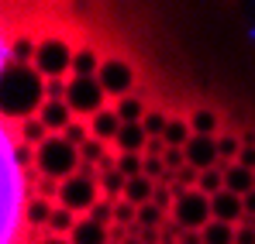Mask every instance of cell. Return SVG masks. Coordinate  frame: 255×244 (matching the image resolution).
I'll return each mask as SVG.
<instances>
[{
  "mask_svg": "<svg viewBox=\"0 0 255 244\" xmlns=\"http://www.w3.org/2000/svg\"><path fill=\"white\" fill-rule=\"evenodd\" d=\"M45 76L35 66H21V62H7L3 76H0V110L10 121H28L31 114L38 117L45 107Z\"/></svg>",
  "mask_w": 255,
  "mask_h": 244,
  "instance_id": "6da1fadb",
  "label": "cell"
},
{
  "mask_svg": "<svg viewBox=\"0 0 255 244\" xmlns=\"http://www.w3.org/2000/svg\"><path fill=\"white\" fill-rule=\"evenodd\" d=\"M80 148L69 145L62 134H52L45 145H38V159H35V172L38 175H48L55 182H66L69 175L80 172Z\"/></svg>",
  "mask_w": 255,
  "mask_h": 244,
  "instance_id": "7a4b0ae2",
  "label": "cell"
},
{
  "mask_svg": "<svg viewBox=\"0 0 255 244\" xmlns=\"http://www.w3.org/2000/svg\"><path fill=\"white\" fill-rule=\"evenodd\" d=\"M211 220H214V213H211V196L207 193H200V189H176L172 224L179 231H204Z\"/></svg>",
  "mask_w": 255,
  "mask_h": 244,
  "instance_id": "3957f363",
  "label": "cell"
},
{
  "mask_svg": "<svg viewBox=\"0 0 255 244\" xmlns=\"http://www.w3.org/2000/svg\"><path fill=\"white\" fill-rule=\"evenodd\" d=\"M104 96H107V89H104V82L97 80V76H73L69 80V93H66V103L73 107V114L80 117V114H100L104 110Z\"/></svg>",
  "mask_w": 255,
  "mask_h": 244,
  "instance_id": "277c9868",
  "label": "cell"
},
{
  "mask_svg": "<svg viewBox=\"0 0 255 244\" xmlns=\"http://www.w3.org/2000/svg\"><path fill=\"white\" fill-rule=\"evenodd\" d=\"M73 48L59 38H48L38 45V55H35V69L42 73L45 80H62L69 69H73Z\"/></svg>",
  "mask_w": 255,
  "mask_h": 244,
  "instance_id": "5b68a950",
  "label": "cell"
},
{
  "mask_svg": "<svg viewBox=\"0 0 255 244\" xmlns=\"http://www.w3.org/2000/svg\"><path fill=\"white\" fill-rule=\"evenodd\" d=\"M97 203V179H86V175H69L59 189V206L73 210V213H90Z\"/></svg>",
  "mask_w": 255,
  "mask_h": 244,
  "instance_id": "8992f818",
  "label": "cell"
},
{
  "mask_svg": "<svg viewBox=\"0 0 255 244\" xmlns=\"http://www.w3.org/2000/svg\"><path fill=\"white\" fill-rule=\"evenodd\" d=\"M186 162L200 172L221 165V148H217V134H193L186 145Z\"/></svg>",
  "mask_w": 255,
  "mask_h": 244,
  "instance_id": "52a82bcc",
  "label": "cell"
},
{
  "mask_svg": "<svg viewBox=\"0 0 255 244\" xmlns=\"http://www.w3.org/2000/svg\"><path fill=\"white\" fill-rule=\"evenodd\" d=\"M97 80L104 82V89L107 93H114V96H131V82H134V73H131V66L128 62H104L100 66V73H97Z\"/></svg>",
  "mask_w": 255,
  "mask_h": 244,
  "instance_id": "ba28073f",
  "label": "cell"
},
{
  "mask_svg": "<svg viewBox=\"0 0 255 244\" xmlns=\"http://www.w3.org/2000/svg\"><path fill=\"white\" fill-rule=\"evenodd\" d=\"M211 213L214 220H221V224H238V220H249L245 217V200L238 196V193H231V189H221L217 196H211Z\"/></svg>",
  "mask_w": 255,
  "mask_h": 244,
  "instance_id": "9c48e42d",
  "label": "cell"
},
{
  "mask_svg": "<svg viewBox=\"0 0 255 244\" xmlns=\"http://www.w3.org/2000/svg\"><path fill=\"white\" fill-rule=\"evenodd\" d=\"M38 117H42V124L52 131V134H62V131L73 124V107H69L66 100H45V107L38 110Z\"/></svg>",
  "mask_w": 255,
  "mask_h": 244,
  "instance_id": "30bf717a",
  "label": "cell"
},
{
  "mask_svg": "<svg viewBox=\"0 0 255 244\" xmlns=\"http://www.w3.org/2000/svg\"><path fill=\"white\" fill-rule=\"evenodd\" d=\"M121 114L118 110H111V107H104L100 114H93V121H90V131H93V138L97 141H118V134H121Z\"/></svg>",
  "mask_w": 255,
  "mask_h": 244,
  "instance_id": "8fae6325",
  "label": "cell"
},
{
  "mask_svg": "<svg viewBox=\"0 0 255 244\" xmlns=\"http://www.w3.org/2000/svg\"><path fill=\"white\" fill-rule=\"evenodd\" d=\"M114 145L121 148V155H145V148H148V131H145V124H125Z\"/></svg>",
  "mask_w": 255,
  "mask_h": 244,
  "instance_id": "7c38bea8",
  "label": "cell"
},
{
  "mask_svg": "<svg viewBox=\"0 0 255 244\" xmlns=\"http://www.w3.org/2000/svg\"><path fill=\"white\" fill-rule=\"evenodd\" d=\"M224 189H231V193H238V196H249L255 189V172L245 168V165H238V162L224 165Z\"/></svg>",
  "mask_w": 255,
  "mask_h": 244,
  "instance_id": "4fadbf2b",
  "label": "cell"
},
{
  "mask_svg": "<svg viewBox=\"0 0 255 244\" xmlns=\"http://www.w3.org/2000/svg\"><path fill=\"white\" fill-rule=\"evenodd\" d=\"M69 241L73 244H111V231L107 227H100L97 220H76V227H73V234H69Z\"/></svg>",
  "mask_w": 255,
  "mask_h": 244,
  "instance_id": "5bb4252c",
  "label": "cell"
},
{
  "mask_svg": "<svg viewBox=\"0 0 255 244\" xmlns=\"http://www.w3.org/2000/svg\"><path fill=\"white\" fill-rule=\"evenodd\" d=\"M152 196H155V182L148 175H138V179H128L121 200H128V203H134V206H145V203H152Z\"/></svg>",
  "mask_w": 255,
  "mask_h": 244,
  "instance_id": "9a60e30c",
  "label": "cell"
},
{
  "mask_svg": "<svg viewBox=\"0 0 255 244\" xmlns=\"http://www.w3.org/2000/svg\"><path fill=\"white\" fill-rule=\"evenodd\" d=\"M52 138V131L42 124V117H28V121H21V141L24 145H31V148H38Z\"/></svg>",
  "mask_w": 255,
  "mask_h": 244,
  "instance_id": "2e32d148",
  "label": "cell"
},
{
  "mask_svg": "<svg viewBox=\"0 0 255 244\" xmlns=\"http://www.w3.org/2000/svg\"><path fill=\"white\" fill-rule=\"evenodd\" d=\"M190 138H193L190 121H169L166 134H162V141H166L169 148H186V145H190Z\"/></svg>",
  "mask_w": 255,
  "mask_h": 244,
  "instance_id": "e0dca14e",
  "label": "cell"
},
{
  "mask_svg": "<svg viewBox=\"0 0 255 244\" xmlns=\"http://www.w3.org/2000/svg\"><path fill=\"white\" fill-rule=\"evenodd\" d=\"M73 227H76V213L66 210V206H55V210H52V220H48L45 231H52L55 238H62V234H73Z\"/></svg>",
  "mask_w": 255,
  "mask_h": 244,
  "instance_id": "ac0fdd59",
  "label": "cell"
},
{
  "mask_svg": "<svg viewBox=\"0 0 255 244\" xmlns=\"http://www.w3.org/2000/svg\"><path fill=\"white\" fill-rule=\"evenodd\" d=\"M235 234H238V227L221 224V220H211V224L204 227V244H235Z\"/></svg>",
  "mask_w": 255,
  "mask_h": 244,
  "instance_id": "d6986e66",
  "label": "cell"
},
{
  "mask_svg": "<svg viewBox=\"0 0 255 244\" xmlns=\"http://www.w3.org/2000/svg\"><path fill=\"white\" fill-rule=\"evenodd\" d=\"M52 210H55V206L48 203V200L35 196V200L28 203V210H24V217H28V224H31V227H48V220H52Z\"/></svg>",
  "mask_w": 255,
  "mask_h": 244,
  "instance_id": "ffe728a7",
  "label": "cell"
},
{
  "mask_svg": "<svg viewBox=\"0 0 255 244\" xmlns=\"http://www.w3.org/2000/svg\"><path fill=\"white\" fill-rule=\"evenodd\" d=\"M100 66H104V62H100L97 52H90V48H83V52L73 55V76H97Z\"/></svg>",
  "mask_w": 255,
  "mask_h": 244,
  "instance_id": "44dd1931",
  "label": "cell"
},
{
  "mask_svg": "<svg viewBox=\"0 0 255 244\" xmlns=\"http://www.w3.org/2000/svg\"><path fill=\"white\" fill-rule=\"evenodd\" d=\"M114 110L121 114V121H125V124H141V121H145V114H148V110L141 107L138 96H125V100H118Z\"/></svg>",
  "mask_w": 255,
  "mask_h": 244,
  "instance_id": "7402d4cb",
  "label": "cell"
},
{
  "mask_svg": "<svg viewBox=\"0 0 255 244\" xmlns=\"http://www.w3.org/2000/svg\"><path fill=\"white\" fill-rule=\"evenodd\" d=\"M86 217H90V220H97L100 227H107V231H111V227H114V220H118V200H104V203L97 200V203H93V210H90Z\"/></svg>",
  "mask_w": 255,
  "mask_h": 244,
  "instance_id": "603a6c76",
  "label": "cell"
},
{
  "mask_svg": "<svg viewBox=\"0 0 255 244\" xmlns=\"http://www.w3.org/2000/svg\"><path fill=\"white\" fill-rule=\"evenodd\" d=\"M138 224H141V227H152V231H162V227H166V210L155 206V203L138 206Z\"/></svg>",
  "mask_w": 255,
  "mask_h": 244,
  "instance_id": "cb8c5ba5",
  "label": "cell"
},
{
  "mask_svg": "<svg viewBox=\"0 0 255 244\" xmlns=\"http://www.w3.org/2000/svg\"><path fill=\"white\" fill-rule=\"evenodd\" d=\"M197 189H200V193H207V196H217V193L224 189V165L200 172V186H197Z\"/></svg>",
  "mask_w": 255,
  "mask_h": 244,
  "instance_id": "d4e9b609",
  "label": "cell"
},
{
  "mask_svg": "<svg viewBox=\"0 0 255 244\" xmlns=\"http://www.w3.org/2000/svg\"><path fill=\"white\" fill-rule=\"evenodd\" d=\"M35 55H38V45H31L28 38H17L10 45V62H21V66H35Z\"/></svg>",
  "mask_w": 255,
  "mask_h": 244,
  "instance_id": "484cf974",
  "label": "cell"
},
{
  "mask_svg": "<svg viewBox=\"0 0 255 244\" xmlns=\"http://www.w3.org/2000/svg\"><path fill=\"white\" fill-rule=\"evenodd\" d=\"M217 148H221V165L238 162V155H242V141L231 138V134H221V138H217Z\"/></svg>",
  "mask_w": 255,
  "mask_h": 244,
  "instance_id": "4316f807",
  "label": "cell"
},
{
  "mask_svg": "<svg viewBox=\"0 0 255 244\" xmlns=\"http://www.w3.org/2000/svg\"><path fill=\"white\" fill-rule=\"evenodd\" d=\"M118 168L128 179H138L145 175V155H118Z\"/></svg>",
  "mask_w": 255,
  "mask_h": 244,
  "instance_id": "83f0119b",
  "label": "cell"
},
{
  "mask_svg": "<svg viewBox=\"0 0 255 244\" xmlns=\"http://www.w3.org/2000/svg\"><path fill=\"white\" fill-rule=\"evenodd\" d=\"M190 127H193V134H217V114H211V110H197L193 121H190Z\"/></svg>",
  "mask_w": 255,
  "mask_h": 244,
  "instance_id": "f1b7e54d",
  "label": "cell"
},
{
  "mask_svg": "<svg viewBox=\"0 0 255 244\" xmlns=\"http://www.w3.org/2000/svg\"><path fill=\"white\" fill-rule=\"evenodd\" d=\"M62 138H66L69 145H76V148H83L86 141L93 138V131H90V127H83V124H80V121H73V124H69V127H66V131H62Z\"/></svg>",
  "mask_w": 255,
  "mask_h": 244,
  "instance_id": "f546056e",
  "label": "cell"
},
{
  "mask_svg": "<svg viewBox=\"0 0 255 244\" xmlns=\"http://www.w3.org/2000/svg\"><path fill=\"white\" fill-rule=\"evenodd\" d=\"M114 224H118V227H128V231H131V227L138 224V206H134V203H128V200H118V220H114Z\"/></svg>",
  "mask_w": 255,
  "mask_h": 244,
  "instance_id": "4dcf8cb0",
  "label": "cell"
},
{
  "mask_svg": "<svg viewBox=\"0 0 255 244\" xmlns=\"http://www.w3.org/2000/svg\"><path fill=\"white\" fill-rule=\"evenodd\" d=\"M10 155H14V162L21 165V168H35L38 148H31V145H24V141H21V145H14V152H10Z\"/></svg>",
  "mask_w": 255,
  "mask_h": 244,
  "instance_id": "1f68e13d",
  "label": "cell"
},
{
  "mask_svg": "<svg viewBox=\"0 0 255 244\" xmlns=\"http://www.w3.org/2000/svg\"><path fill=\"white\" fill-rule=\"evenodd\" d=\"M80 159L83 162H93V165H100L107 155H104V141H97V138H90L83 148H80Z\"/></svg>",
  "mask_w": 255,
  "mask_h": 244,
  "instance_id": "d6a6232c",
  "label": "cell"
},
{
  "mask_svg": "<svg viewBox=\"0 0 255 244\" xmlns=\"http://www.w3.org/2000/svg\"><path fill=\"white\" fill-rule=\"evenodd\" d=\"M145 131H148V138H162L166 134V127H169V117L166 114H145Z\"/></svg>",
  "mask_w": 255,
  "mask_h": 244,
  "instance_id": "836d02e7",
  "label": "cell"
},
{
  "mask_svg": "<svg viewBox=\"0 0 255 244\" xmlns=\"http://www.w3.org/2000/svg\"><path fill=\"white\" fill-rule=\"evenodd\" d=\"M152 203L162 206V210H172V203H176V189L166 186V182H155V196H152Z\"/></svg>",
  "mask_w": 255,
  "mask_h": 244,
  "instance_id": "e575fe53",
  "label": "cell"
},
{
  "mask_svg": "<svg viewBox=\"0 0 255 244\" xmlns=\"http://www.w3.org/2000/svg\"><path fill=\"white\" fill-rule=\"evenodd\" d=\"M59 189H62V182H55L48 175H38V196L42 200H59Z\"/></svg>",
  "mask_w": 255,
  "mask_h": 244,
  "instance_id": "d590c367",
  "label": "cell"
},
{
  "mask_svg": "<svg viewBox=\"0 0 255 244\" xmlns=\"http://www.w3.org/2000/svg\"><path fill=\"white\" fill-rule=\"evenodd\" d=\"M162 162L169 165V172H179V168L186 165V148H166Z\"/></svg>",
  "mask_w": 255,
  "mask_h": 244,
  "instance_id": "8d00e7d4",
  "label": "cell"
},
{
  "mask_svg": "<svg viewBox=\"0 0 255 244\" xmlns=\"http://www.w3.org/2000/svg\"><path fill=\"white\" fill-rule=\"evenodd\" d=\"M66 93H69L66 80H45V96L48 100H66Z\"/></svg>",
  "mask_w": 255,
  "mask_h": 244,
  "instance_id": "74e56055",
  "label": "cell"
},
{
  "mask_svg": "<svg viewBox=\"0 0 255 244\" xmlns=\"http://www.w3.org/2000/svg\"><path fill=\"white\" fill-rule=\"evenodd\" d=\"M235 244H255V227L249 224V220L238 227V234H235Z\"/></svg>",
  "mask_w": 255,
  "mask_h": 244,
  "instance_id": "f35d334b",
  "label": "cell"
},
{
  "mask_svg": "<svg viewBox=\"0 0 255 244\" xmlns=\"http://www.w3.org/2000/svg\"><path fill=\"white\" fill-rule=\"evenodd\" d=\"M238 165H245V168H252V172H255V145H245V148H242Z\"/></svg>",
  "mask_w": 255,
  "mask_h": 244,
  "instance_id": "ab89813d",
  "label": "cell"
},
{
  "mask_svg": "<svg viewBox=\"0 0 255 244\" xmlns=\"http://www.w3.org/2000/svg\"><path fill=\"white\" fill-rule=\"evenodd\" d=\"M179 244H204V231H183Z\"/></svg>",
  "mask_w": 255,
  "mask_h": 244,
  "instance_id": "60d3db41",
  "label": "cell"
},
{
  "mask_svg": "<svg viewBox=\"0 0 255 244\" xmlns=\"http://www.w3.org/2000/svg\"><path fill=\"white\" fill-rule=\"evenodd\" d=\"M242 200H245V217L252 220V217H255V189L249 193V196H242Z\"/></svg>",
  "mask_w": 255,
  "mask_h": 244,
  "instance_id": "b9f144b4",
  "label": "cell"
},
{
  "mask_svg": "<svg viewBox=\"0 0 255 244\" xmlns=\"http://www.w3.org/2000/svg\"><path fill=\"white\" fill-rule=\"evenodd\" d=\"M35 244H73L69 238H55V234H48V238H42V241H35Z\"/></svg>",
  "mask_w": 255,
  "mask_h": 244,
  "instance_id": "7bdbcfd3",
  "label": "cell"
},
{
  "mask_svg": "<svg viewBox=\"0 0 255 244\" xmlns=\"http://www.w3.org/2000/svg\"><path fill=\"white\" fill-rule=\"evenodd\" d=\"M249 224H252V227H255V217H252V220H249Z\"/></svg>",
  "mask_w": 255,
  "mask_h": 244,
  "instance_id": "ee69618b",
  "label": "cell"
}]
</instances>
